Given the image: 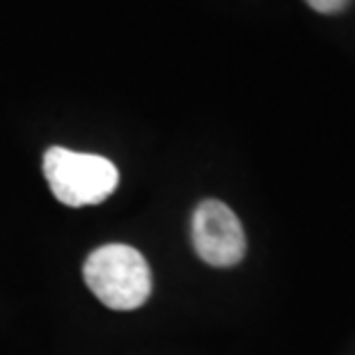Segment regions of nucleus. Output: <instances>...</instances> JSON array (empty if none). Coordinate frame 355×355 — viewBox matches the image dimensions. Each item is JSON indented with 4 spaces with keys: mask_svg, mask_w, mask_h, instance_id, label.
<instances>
[{
    "mask_svg": "<svg viewBox=\"0 0 355 355\" xmlns=\"http://www.w3.org/2000/svg\"><path fill=\"white\" fill-rule=\"evenodd\" d=\"M83 277L87 289L105 307L119 312L138 309L152 293V270L147 259L124 243L96 248L83 266Z\"/></svg>",
    "mask_w": 355,
    "mask_h": 355,
    "instance_id": "nucleus-1",
    "label": "nucleus"
},
{
    "mask_svg": "<svg viewBox=\"0 0 355 355\" xmlns=\"http://www.w3.org/2000/svg\"><path fill=\"white\" fill-rule=\"evenodd\" d=\"M44 177L53 195L73 209L105 202L119 184V172L112 161L96 154H78L64 147L46 149Z\"/></svg>",
    "mask_w": 355,
    "mask_h": 355,
    "instance_id": "nucleus-2",
    "label": "nucleus"
},
{
    "mask_svg": "<svg viewBox=\"0 0 355 355\" xmlns=\"http://www.w3.org/2000/svg\"><path fill=\"white\" fill-rule=\"evenodd\" d=\"M193 245L204 263L230 268L245 257V232L227 204L204 200L193 214Z\"/></svg>",
    "mask_w": 355,
    "mask_h": 355,
    "instance_id": "nucleus-3",
    "label": "nucleus"
},
{
    "mask_svg": "<svg viewBox=\"0 0 355 355\" xmlns=\"http://www.w3.org/2000/svg\"><path fill=\"white\" fill-rule=\"evenodd\" d=\"M305 3L312 7L314 12H321V14H337L342 12L349 0H305Z\"/></svg>",
    "mask_w": 355,
    "mask_h": 355,
    "instance_id": "nucleus-4",
    "label": "nucleus"
}]
</instances>
